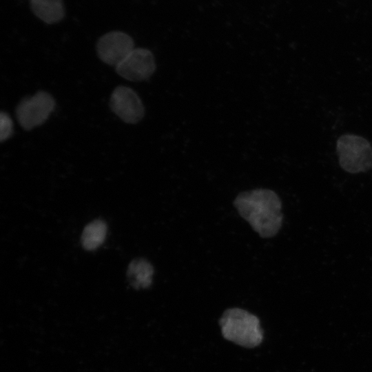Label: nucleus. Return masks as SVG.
<instances>
[{"label":"nucleus","mask_w":372,"mask_h":372,"mask_svg":"<svg viewBox=\"0 0 372 372\" xmlns=\"http://www.w3.org/2000/svg\"><path fill=\"white\" fill-rule=\"evenodd\" d=\"M240 216L265 238L276 235L282 226V203L269 189H255L240 193L234 201Z\"/></svg>","instance_id":"obj_1"},{"label":"nucleus","mask_w":372,"mask_h":372,"mask_svg":"<svg viewBox=\"0 0 372 372\" xmlns=\"http://www.w3.org/2000/svg\"><path fill=\"white\" fill-rule=\"evenodd\" d=\"M219 324L225 339L242 347L255 348L263 340L264 331L259 318L245 309L238 307L226 309Z\"/></svg>","instance_id":"obj_2"},{"label":"nucleus","mask_w":372,"mask_h":372,"mask_svg":"<svg viewBox=\"0 0 372 372\" xmlns=\"http://www.w3.org/2000/svg\"><path fill=\"white\" fill-rule=\"evenodd\" d=\"M336 152L340 167L349 173L358 174L372 169V146L360 136H340L336 143Z\"/></svg>","instance_id":"obj_3"},{"label":"nucleus","mask_w":372,"mask_h":372,"mask_svg":"<svg viewBox=\"0 0 372 372\" xmlns=\"http://www.w3.org/2000/svg\"><path fill=\"white\" fill-rule=\"evenodd\" d=\"M54 107L55 101L52 95L45 91H39L19 103L16 109V116L24 130H30L42 125Z\"/></svg>","instance_id":"obj_4"},{"label":"nucleus","mask_w":372,"mask_h":372,"mask_svg":"<svg viewBox=\"0 0 372 372\" xmlns=\"http://www.w3.org/2000/svg\"><path fill=\"white\" fill-rule=\"evenodd\" d=\"M115 68L118 75L128 81H142L154 74L156 63L151 51L134 48Z\"/></svg>","instance_id":"obj_5"},{"label":"nucleus","mask_w":372,"mask_h":372,"mask_svg":"<svg viewBox=\"0 0 372 372\" xmlns=\"http://www.w3.org/2000/svg\"><path fill=\"white\" fill-rule=\"evenodd\" d=\"M110 107L118 117L130 124L139 122L145 114L143 104L138 94L130 87L123 85L116 87L112 92Z\"/></svg>","instance_id":"obj_6"},{"label":"nucleus","mask_w":372,"mask_h":372,"mask_svg":"<svg viewBox=\"0 0 372 372\" xmlns=\"http://www.w3.org/2000/svg\"><path fill=\"white\" fill-rule=\"evenodd\" d=\"M134 48L133 39L128 34L119 31L106 33L99 39L96 44L99 59L115 67Z\"/></svg>","instance_id":"obj_7"},{"label":"nucleus","mask_w":372,"mask_h":372,"mask_svg":"<svg viewBox=\"0 0 372 372\" xmlns=\"http://www.w3.org/2000/svg\"><path fill=\"white\" fill-rule=\"evenodd\" d=\"M154 269L144 258H136L129 265L127 277L130 285L135 289L148 287L152 281Z\"/></svg>","instance_id":"obj_8"},{"label":"nucleus","mask_w":372,"mask_h":372,"mask_svg":"<svg viewBox=\"0 0 372 372\" xmlns=\"http://www.w3.org/2000/svg\"><path fill=\"white\" fill-rule=\"evenodd\" d=\"M34 14L46 23H54L64 16L63 0H30Z\"/></svg>","instance_id":"obj_9"},{"label":"nucleus","mask_w":372,"mask_h":372,"mask_svg":"<svg viewBox=\"0 0 372 372\" xmlns=\"http://www.w3.org/2000/svg\"><path fill=\"white\" fill-rule=\"evenodd\" d=\"M107 233V225L105 223L96 219L84 228L81 241L82 246L86 250L92 251L98 248L105 240Z\"/></svg>","instance_id":"obj_10"},{"label":"nucleus","mask_w":372,"mask_h":372,"mask_svg":"<svg viewBox=\"0 0 372 372\" xmlns=\"http://www.w3.org/2000/svg\"><path fill=\"white\" fill-rule=\"evenodd\" d=\"M13 131V123L10 116L4 112L0 114V140L1 142L10 138Z\"/></svg>","instance_id":"obj_11"}]
</instances>
